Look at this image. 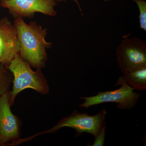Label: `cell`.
Returning a JSON list of instances; mask_svg holds the SVG:
<instances>
[{
  "label": "cell",
  "mask_w": 146,
  "mask_h": 146,
  "mask_svg": "<svg viewBox=\"0 0 146 146\" xmlns=\"http://www.w3.org/2000/svg\"><path fill=\"white\" fill-rule=\"evenodd\" d=\"M7 68L13 76V88L9 94L10 105L14 103L17 95L25 89L30 88L44 94L48 93V85L41 70H33L30 65L19 53L15 56Z\"/></svg>",
  "instance_id": "cell-2"
},
{
  "label": "cell",
  "mask_w": 146,
  "mask_h": 146,
  "mask_svg": "<svg viewBox=\"0 0 146 146\" xmlns=\"http://www.w3.org/2000/svg\"><path fill=\"white\" fill-rule=\"evenodd\" d=\"M120 85L119 89L113 91L98 92L97 95L93 96L81 97L80 99L84 101L79 107L86 109L100 104L114 102L117 104L119 109H131L138 102L140 94L134 92V89L127 83Z\"/></svg>",
  "instance_id": "cell-5"
},
{
  "label": "cell",
  "mask_w": 146,
  "mask_h": 146,
  "mask_svg": "<svg viewBox=\"0 0 146 146\" xmlns=\"http://www.w3.org/2000/svg\"><path fill=\"white\" fill-rule=\"evenodd\" d=\"M56 2H61L62 1H66V0H55ZM74 2H75L77 4L78 6V7L79 9V10L80 11V12L82 13V9L81 8V7H80V5L79 3L78 2V0H73Z\"/></svg>",
  "instance_id": "cell-13"
},
{
  "label": "cell",
  "mask_w": 146,
  "mask_h": 146,
  "mask_svg": "<svg viewBox=\"0 0 146 146\" xmlns=\"http://www.w3.org/2000/svg\"><path fill=\"white\" fill-rule=\"evenodd\" d=\"M104 1H109V0H104Z\"/></svg>",
  "instance_id": "cell-14"
},
{
  "label": "cell",
  "mask_w": 146,
  "mask_h": 146,
  "mask_svg": "<svg viewBox=\"0 0 146 146\" xmlns=\"http://www.w3.org/2000/svg\"><path fill=\"white\" fill-rule=\"evenodd\" d=\"M106 131V124L103 126L101 129L100 130L96 136L95 137V141L94 144L91 146H103L104 144L105 141Z\"/></svg>",
  "instance_id": "cell-12"
},
{
  "label": "cell",
  "mask_w": 146,
  "mask_h": 146,
  "mask_svg": "<svg viewBox=\"0 0 146 146\" xmlns=\"http://www.w3.org/2000/svg\"><path fill=\"white\" fill-rule=\"evenodd\" d=\"M16 29L8 18L0 19V63L8 66L20 51Z\"/></svg>",
  "instance_id": "cell-7"
},
{
  "label": "cell",
  "mask_w": 146,
  "mask_h": 146,
  "mask_svg": "<svg viewBox=\"0 0 146 146\" xmlns=\"http://www.w3.org/2000/svg\"><path fill=\"white\" fill-rule=\"evenodd\" d=\"M106 114L104 108L93 116L88 115L86 112L81 113L75 110L70 115L60 120L46 133L56 132L62 127H68L75 129L77 135L79 136L86 133L95 137L106 124L105 121Z\"/></svg>",
  "instance_id": "cell-4"
},
{
  "label": "cell",
  "mask_w": 146,
  "mask_h": 146,
  "mask_svg": "<svg viewBox=\"0 0 146 146\" xmlns=\"http://www.w3.org/2000/svg\"><path fill=\"white\" fill-rule=\"evenodd\" d=\"M55 0H1L0 6L7 8L14 18H31L35 13L53 17L57 15Z\"/></svg>",
  "instance_id": "cell-6"
},
{
  "label": "cell",
  "mask_w": 146,
  "mask_h": 146,
  "mask_svg": "<svg viewBox=\"0 0 146 146\" xmlns=\"http://www.w3.org/2000/svg\"><path fill=\"white\" fill-rule=\"evenodd\" d=\"M8 92L0 97V145L19 138V122L10 109Z\"/></svg>",
  "instance_id": "cell-8"
},
{
  "label": "cell",
  "mask_w": 146,
  "mask_h": 146,
  "mask_svg": "<svg viewBox=\"0 0 146 146\" xmlns=\"http://www.w3.org/2000/svg\"><path fill=\"white\" fill-rule=\"evenodd\" d=\"M136 3L139 8L140 28L146 31V2L145 0H132Z\"/></svg>",
  "instance_id": "cell-11"
},
{
  "label": "cell",
  "mask_w": 146,
  "mask_h": 146,
  "mask_svg": "<svg viewBox=\"0 0 146 146\" xmlns=\"http://www.w3.org/2000/svg\"><path fill=\"white\" fill-rule=\"evenodd\" d=\"M13 25L20 43V56L30 66L41 70L47 59L46 49L52 44L46 41L47 29L35 22L27 24L21 17L15 18Z\"/></svg>",
  "instance_id": "cell-1"
},
{
  "label": "cell",
  "mask_w": 146,
  "mask_h": 146,
  "mask_svg": "<svg viewBox=\"0 0 146 146\" xmlns=\"http://www.w3.org/2000/svg\"><path fill=\"white\" fill-rule=\"evenodd\" d=\"M7 66L0 63V97L8 92L12 78Z\"/></svg>",
  "instance_id": "cell-10"
},
{
  "label": "cell",
  "mask_w": 146,
  "mask_h": 146,
  "mask_svg": "<svg viewBox=\"0 0 146 146\" xmlns=\"http://www.w3.org/2000/svg\"><path fill=\"white\" fill-rule=\"evenodd\" d=\"M116 55L118 67L123 74L145 66V41L136 36H124L116 49Z\"/></svg>",
  "instance_id": "cell-3"
},
{
  "label": "cell",
  "mask_w": 146,
  "mask_h": 146,
  "mask_svg": "<svg viewBox=\"0 0 146 146\" xmlns=\"http://www.w3.org/2000/svg\"><path fill=\"white\" fill-rule=\"evenodd\" d=\"M125 83L134 90L142 91L146 89V66L131 72L123 74L118 78L115 86Z\"/></svg>",
  "instance_id": "cell-9"
}]
</instances>
